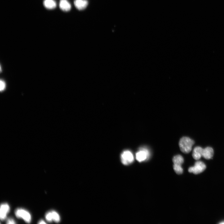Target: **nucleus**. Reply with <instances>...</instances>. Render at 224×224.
Segmentation results:
<instances>
[{
    "label": "nucleus",
    "instance_id": "18",
    "mask_svg": "<svg viewBox=\"0 0 224 224\" xmlns=\"http://www.w3.org/2000/svg\"><path fill=\"white\" fill-rule=\"evenodd\" d=\"M39 224H45V222L43 220H41L39 222Z\"/></svg>",
    "mask_w": 224,
    "mask_h": 224
},
{
    "label": "nucleus",
    "instance_id": "14",
    "mask_svg": "<svg viewBox=\"0 0 224 224\" xmlns=\"http://www.w3.org/2000/svg\"><path fill=\"white\" fill-rule=\"evenodd\" d=\"M175 171L178 174H181L183 172V169L181 166L174 164L173 166Z\"/></svg>",
    "mask_w": 224,
    "mask_h": 224
},
{
    "label": "nucleus",
    "instance_id": "7",
    "mask_svg": "<svg viewBox=\"0 0 224 224\" xmlns=\"http://www.w3.org/2000/svg\"><path fill=\"white\" fill-rule=\"evenodd\" d=\"M214 154L213 149L210 147H207L203 149L202 156L206 159H209L212 158Z\"/></svg>",
    "mask_w": 224,
    "mask_h": 224
},
{
    "label": "nucleus",
    "instance_id": "17",
    "mask_svg": "<svg viewBox=\"0 0 224 224\" xmlns=\"http://www.w3.org/2000/svg\"><path fill=\"white\" fill-rule=\"evenodd\" d=\"M7 224H15V222L14 220L10 218L7 221Z\"/></svg>",
    "mask_w": 224,
    "mask_h": 224
},
{
    "label": "nucleus",
    "instance_id": "9",
    "mask_svg": "<svg viewBox=\"0 0 224 224\" xmlns=\"http://www.w3.org/2000/svg\"><path fill=\"white\" fill-rule=\"evenodd\" d=\"M59 7L61 10L64 12H68L71 8V4L67 0H60Z\"/></svg>",
    "mask_w": 224,
    "mask_h": 224
},
{
    "label": "nucleus",
    "instance_id": "15",
    "mask_svg": "<svg viewBox=\"0 0 224 224\" xmlns=\"http://www.w3.org/2000/svg\"><path fill=\"white\" fill-rule=\"evenodd\" d=\"M45 218L48 222H51L53 221L51 212H48L46 214Z\"/></svg>",
    "mask_w": 224,
    "mask_h": 224
},
{
    "label": "nucleus",
    "instance_id": "10",
    "mask_svg": "<svg viewBox=\"0 0 224 224\" xmlns=\"http://www.w3.org/2000/svg\"><path fill=\"white\" fill-rule=\"evenodd\" d=\"M203 149L201 147L198 146L195 147L193 150L192 156L196 160L199 159L202 156Z\"/></svg>",
    "mask_w": 224,
    "mask_h": 224
},
{
    "label": "nucleus",
    "instance_id": "3",
    "mask_svg": "<svg viewBox=\"0 0 224 224\" xmlns=\"http://www.w3.org/2000/svg\"><path fill=\"white\" fill-rule=\"evenodd\" d=\"M206 168V166L203 162L198 161L195 163L194 166L189 168L188 171L189 172L198 174L203 172Z\"/></svg>",
    "mask_w": 224,
    "mask_h": 224
},
{
    "label": "nucleus",
    "instance_id": "16",
    "mask_svg": "<svg viewBox=\"0 0 224 224\" xmlns=\"http://www.w3.org/2000/svg\"><path fill=\"white\" fill-rule=\"evenodd\" d=\"M0 90L1 91H3L5 89L6 87V84L5 82L1 80H0Z\"/></svg>",
    "mask_w": 224,
    "mask_h": 224
},
{
    "label": "nucleus",
    "instance_id": "13",
    "mask_svg": "<svg viewBox=\"0 0 224 224\" xmlns=\"http://www.w3.org/2000/svg\"><path fill=\"white\" fill-rule=\"evenodd\" d=\"M51 212L53 220L58 222L60 221V217L56 211H52Z\"/></svg>",
    "mask_w": 224,
    "mask_h": 224
},
{
    "label": "nucleus",
    "instance_id": "12",
    "mask_svg": "<svg viewBox=\"0 0 224 224\" xmlns=\"http://www.w3.org/2000/svg\"><path fill=\"white\" fill-rule=\"evenodd\" d=\"M172 160L174 164L180 166H181L184 161L183 157L179 155L174 156Z\"/></svg>",
    "mask_w": 224,
    "mask_h": 224
},
{
    "label": "nucleus",
    "instance_id": "19",
    "mask_svg": "<svg viewBox=\"0 0 224 224\" xmlns=\"http://www.w3.org/2000/svg\"><path fill=\"white\" fill-rule=\"evenodd\" d=\"M220 224H224V222H222L220 223Z\"/></svg>",
    "mask_w": 224,
    "mask_h": 224
},
{
    "label": "nucleus",
    "instance_id": "8",
    "mask_svg": "<svg viewBox=\"0 0 224 224\" xmlns=\"http://www.w3.org/2000/svg\"><path fill=\"white\" fill-rule=\"evenodd\" d=\"M74 3L77 9L83 10L87 7L88 2L87 0H74Z\"/></svg>",
    "mask_w": 224,
    "mask_h": 224
},
{
    "label": "nucleus",
    "instance_id": "1",
    "mask_svg": "<svg viewBox=\"0 0 224 224\" xmlns=\"http://www.w3.org/2000/svg\"><path fill=\"white\" fill-rule=\"evenodd\" d=\"M194 141L188 137L181 138L179 142V146L181 151L183 153H188L191 150Z\"/></svg>",
    "mask_w": 224,
    "mask_h": 224
},
{
    "label": "nucleus",
    "instance_id": "2",
    "mask_svg": "<svg viewBox=\"0 0 224 224\" xmlns=\"http://www.w3.org/2000/svg\"><path fill=\"white\" fill-rule=\"evenodd\" d=\"M150 153L148 149L145 147L139 148L136 154V159L139 162L147 160L149 157Z\"/></svg>",
    "mask_w": 224,
    "mask_h": 224
},
{
    "label": "nucleus",
    "instance_id": "11",
    "mask_svg": "<svg viewBox=\"0 0 224 224\" xmlns=\"http://www.w3.org/2000/svg\"><path fill=\"white\" fill-rule=\"evenodd\" d=\"M43 4L45 7L48 9H53L56 7L57 3L54 0H44Z\"/></svg>",
    "mask_w": 224,
    "mask_h": 224
},
{
    "label": "nucleus",
    "instance_id": "6",
    "mask_svg": "<svg viewBox=\"0 0 224 224\" xmlns=\"http://www.w3.org/2000/svg\"><path fill=\"white\" fill-rule=\"evenodd\" d=\"M9 210L10 207L7 203H5L1 204L0 209L1 220H3L5 219Z\"/></svg>",
    "mask_w": 224,
    "mask_h": 224
},
{
    "label": "nucleus",
    "instance_id": "5",
    "mask_svg": "<svg viewBox=\"0 0 224 224\" xmlns=\"http://www.w3.org/2000/svg\"><path fill=\"white\" fill-rule=\"evenodd\" d=\"M15 214L17 217L22 218L27 223H30L31 221V215L26 210L22 208L17 209L15 211Z\"/></svg>",
    "mask_w": 224,
    "mask_h": 224
},
{
    "label": "nucleus",
    "instance_id": "4",
    "mask_svg": "<svg viewBox=\"0 0 224 224\" xmlns=\"http://www.w3.org/2000/svg\"><path fill=\"white\" fill-rule=\"evenodd\" d=\"M121 159L122 162L125 165L132 163L134 160L132 153L129 150H125L122 152L121 156Z\"/></svg>",
    "mask_w": 224,
    "mask_h": 224
}]
</instances>
